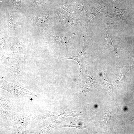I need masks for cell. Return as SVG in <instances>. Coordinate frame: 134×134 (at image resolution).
<instances>
[{"label":"cell","mask_w":134,"mask_h":134,"mask_svg":"<svg viewBox=\"0 0 134 134\" xmlns=\"http://www.w3.org/2000/svg\"><path fill=\"white\" fill-rule=\"evenodd\" d=\"M7 23L8 25L10 28L13 29H15V25L14 21L10 15H9Z\"/></svg>","instance_id":"13"},{"label":"cell","mask_w":134,"mask_h":134,"mask_svg":"<svg viewBox=\"0 0 134 134\" xmlns=\"http://www.w3.org/2000/svg\"><path fill=\"white\" fill-rule=\"evenodd\" d=\"M50 37L56 42H60L67 44L69 43V41L67 37L62 35L54 36L50 35Z\"/></svg>","instance_id":"10"},{"label":"cell","mask_w":134,"mask_h":134,"mask_svg":"<svg viewBox=\"0 0 134 134\" xmlns=\"http://www.w3.org/2000/svg\"><path fill=\"white\" fill-rule=\"evenodd\" d=\"M0 60L6 68L9 69H11L13 59L10 55L7 54L1 55Z\"/></svg>","instance_id":"7"},{"label":"cell","mask_w":134,"mask_h":134,"mask_svg":"<svg viewBox=\"0 0 134 134\" xmlns=\"http://www.w3.org/2000/svg\"><path fill=\"white\" fill-rule=\"evenodd\" d=\"M0 88L12 94L15 97L22 98L29 95L37 96L27 90L17 86L13 83H9L1 77L0 80Z\"/></svg>","instance_id":"2"},{"label":"cell","mask_w":134,"mask_h":134,"mask_svg":"<svg viewBox=\"0 0 134 134\" xmlns=\"http://www.w3.org/2000/svg\"><path fill=\"white\" fill-rule=\"evenodd\" d=\"M44 0H32L33 5L34 6L39 5L43 2Z\"/></svg>","instance_id":"14"},{"label":"cell","mask_w":134,"mask_h":134,"mask_svg":"<svg viewBox=\"0 0 134 134\" xmlns=\"http://www.w3.org/2000/svg\"><path fill=\"white\" fill-rule=\"evenodd\" d=\"M83 46L82 50L75 55L69 57H61V60L72 59L76 61L79 64L80 68V75L85 71L86 64V55L87 43L84 38Z\"/></svg>","instance_id":"3"},{"label":"cell","mask_w":134,"mask_h":134,"mask_svg":"<svg viewBox=\"0 0 134 134\" xmlns=\"http://www.w3.org/2000/svg\"><path fill=\"white\" fill-rule=\"evenodd\" d=\"M34 20L38 27L41 30H45L47 29L49 24V21L45 17L36 18Z\"/></svg>","instance_id":"9"},{"label":"cell","mask_w":134,"mask_h":134,"mask_svg":"<svg viewBox=\"0 0 134 134\" xmlns=\"http://www.w3.org/2000/svg\"><path fill=\"white\" fill-rule=\"evenodd\" d=\"M23 49L21 44L19 42L14 43L11 46V49L14 52L16 53L21 52Z\"/></svg>","instance_id":"11"},{"label":"cell","mask_w":134,"mask_h":134,"mask_svg":"<svg viewBox=\"0 0 134 134\" xmlns=\"http://www.w3.org/2000/svg\"><path fill=\"white\" fill-rule=\"evenodd\" d=\"M110 2V0H102L98 9L91 13L88 19L85 22V25H87L93 18L100 13L107 11L110 8L111 3Z\"/></svg>","instance_id":"5"},{"label":"cell","mask_w":134,"mask_h":134,"mask_svg":"<svg viewBox=\"0 0 134 134\" xmlns=\"http://www.w3.org/2000/svg\"><path fill=\"white\" fill-rule=\"evenodd\" d=\"M26 59L27 57L23 56L20 57L17 60L14 69L15 74H17L20 73L25 65Z\"/></svg>","instance_id":"8"},{"label":"cell","mask_w":134,"mask_h":134,"mask_svg":"<svg viewBox=\"0 0 134 134\" xmlns=\"http://www.w3.org/2000/svg\"><path fill=\"white\" fill-rule=\"evenodd\" d=\"M133 69H134V65L131 66H126L118 64L117 68L116 83L117 84L121 81L124 78L126 74L128 71Z\"/></svg>","instance_id":"6"},{"label":"cell","mask_w":134,"mask_h":134,"mask_svg":"<svg viewBox=\"0 0 134 134\" xmlns=\"http://www.w3.org/2000/svg\"><path fill=\"white\" fill-rule=\"evenodd\" d=\"M77 7V10L81 14L87 15L88 10V8L87 6L83 4H78Z\"/></svg>","instance_id":"12"},{"label":"cell","mask_w":134,"mask_h":134,"mask_svg":"<svg viewBox=\"0 0 134 134\" xmlns=\"http://www.w3.org/2000/svg\"><path fill=\"white\" fill-rule=\"evenodd\" d=\"M112 24V23L109 22L107 23L106 27L104 30V37L103 43L105 45L103 51L100 52L98 56L101 52L106 50H112L115 53L117 56H118V55L119 50L120 49L116 48L114 46L111 40L109 34L110 26V25Z\"/></svg>","instance_id":"4"},{"label":"cell","mask_w":134,"mask_h":134,"mask_svg":"<svg viewBox=\"0 0 134 134\" xmlns=\"http://www.w3.org/2000/svg\"><path fill=\"white\" fill-rule=\"evenodd\" d=\"M113 8L109 9L106 12L105 18L108 20L114 21L121 24L126 23L129 17V8L120 9L115 5V0L113 1Z\"/></svg>","instance_id":"1"},{"label":"cell","mask_w":134,"mask_h":134,"mask_svg":"<svg viewBox=\"0 0 134 134\" xmlns=\"http://www.w3.org/2000/svg\"><path fill=\"white\" fill-rule=\"evenodd\" d=\"M5 41L3 39H0V48L2 49L5 46Z\"/></svg>","instance_id":"15"}]
</instances>
